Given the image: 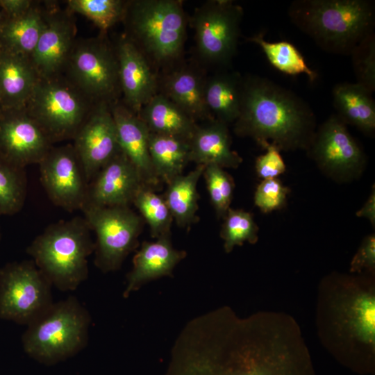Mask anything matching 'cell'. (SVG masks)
Wrapping results in <instances>:
<instances>
[{"label": "cell", "instance_id": "ffe728a7", "mask_svg": "<svg viewBox=\"0 0 375 375\" xmlns=\"http://www.w3.org/2000/svg\"><path fill=\"white\" fill-rule=\"evenodd\" d=\"M120 151L139 172L144 183L158 189L160 181L153 170L149 151V131L139 115L124 103L111 104Z\"/></svg>", "mask_w": 375, "mask_h": 375}, {"label": "cell", "instance_id": "30bf717a", "mask_svg": "<svg viewBox=\"0 0 375 375\" xmlns=\"http://www.w3.org/2000/svg\"><path fill=\"white\" fill-rule=\"evenodd\" d=\"M83 217L96 235L94 264L103 272L118 269L138 245L142 217L129 206H85Z\"/></svg>", "mask_w": 375, "mask_h": 375}, {"label": "cell", "instance_id": "7a4b0ae2", "mask_svg": "<svg viewBox=\"0 0 375 375\" xmlns=\"http://www.w3.org/2000/svg\"><path fill=\"white\" fill-rule=\"evenodd\" d=\"M317 323L324 345L344 367L375 372V287L372 279L331 276L319 288Z\"/></svg>", "mask_w": 375, "mask_h": 375}, {"label": "cell", "instance_id": "4fadbf2b", "mask_svg": "<svg viewBox=\"0 0 375 375\" xmlns=\"http://www.w3.org/2000/svg\"><path fill=\"white\" fill-rule=\"evenodd\" d=\"M38 165L50 200L67 211L81 210L89 182L72 144L52 147Z\"/></svg>", "mask_w": 375, "mask_h": 375}, {"label": "cell", "instance_id": "52a82bcc", "mask_svg": "<svg viewBox=\"0 0 375 375\" xmlns=\"http://www.w3.org/2000/svg\"><path fill=\"white\" fill-rule=\"evenodd\" d=\"M90 315L75 297L53 304L27 325L22 336L24 351L45 362L71 356L88 343Z\"/></svg>", "mask_w": 375, "mask_h": 375}, {"label": "cell", "instance_id": "cb8c5ba5", "mask_svg": "<svg viewBox=\"0 0 375 375\" xmlns=\"http://www.w3.org/2000/svg\"><path fill=\"white\" fill-rule=\"evenodd\" d=\"M190 161L197 165H215L222 168H236L242 159L231 148L227 124L219 120L197 126L190 140Z\"/></svg>", "mask_w": 375, "mask_h": 375}, {"label": "cell", "instance_id": "83f0119b", "mask_svg": "<svg viewBox=\"0 0 375 375\" xmlns=\"http://www.w3.org/2000/svg\"><path fill=\"white\" fill-rule=\"evenodd\" d=\"M242 77L238 72H220L207 77L206 106L217 120L228 124L238 119L241 105Z\"/></svg>", "mask_w": 375, "mask_h": 375}, {"label": "cell", "instance_id": "f1b7e54d", "mask_svg": "<svg viewBox=\"0 0 375 375\" xmlns=\"http://www.w3.org/2000/svg\"><path fill=\"white\" fill-rule=\"evenodd\" d=\"M149 151L156 175L167 185L190 162V140L183 138L150 133Z\"/></svg>", "mask_w": 375, "mask_h": 375}, {"label": "cell", "instance_id": "8992f818", "mask_svg": "<svg viewBox=\"0 0 375 375\" xmlns=\"http://www.w3.org/2000/svg\"><path fill=\"white\" fill-rule=\"evenodd\" d=\"M128 37L149 62L163 66L183 52L187 17L182 1L135 0L128 1L124 19Z\"/></svg>", "mask_w": 375, "mask_h": 375}, {"label": "cell", "instance_id": "ac0fdd59", "mask_svg": "<svg viewBox=\"0 0 375 375\" xmlns=\"http://www.w3.org/2000/svg\"><path fill=\"white\" fill-rule=\"evenodd\" d=\"M144 185L135 166L120 151L90 181L83 207L129 206Z\"/></svg>", "mask_w": 375, "mask_h": 375}, {"label": "cell", "instance_id": "74e56055", "mask_svg": "<svg viewBox=\"0 0 375 375\" xmlns=\"http://www.w3.org/2000/svg\"><path fill=\"white\" fill-rule=\"evenodd\" d=\"M288 192L278 178L262 180L256 190L254 202L263 212H269L283 206Z\"/></svg>", "mask_w": 375, "mask_h": 375}, {"label": "cell", "instance_id": "8d00e7d4", "mask_svg": "<svg viewBox=\"0 0 375 375\" xmlns=\"http://www.w3.org/2000/svg\"><path fill=\"white\" fill-rule=\"evenodd\" d=\"M350 55L356 83L373 93L375 91L374 32L363 38Z\"/></svg>", "mask_w": 375, "mask_h": 375}, {"label": "cell", "instance_id": "9a60e30c", "mask_svg": "<svg viewBox=\"0 0 375 375\" xmlns=\"http://www.w3.org/2000/svg\"><path fill=\"white\" fill-rule=\"evenodd\" d=\"M52 143L24 109L0 115V156L22 168L39 164Z\"/></svg>", "mask_w": 375, "mask_h": 375}, {"label": "cell", "instance_id": "44dd1931", "mask_svg": "<svg viewBox=\"0 0 375 375\" xmlns=\"http://www.w3.org/2000/svg\"><path fill=\"white\" fill-rule=\"evenodd\" d=\"M40 78L29 57L0 49V101L3 112L24 109Z\"/></svg>", "mask_w": 375, "mask_h": 375}, {"label": "cell", "instance_id": "5bb4252c", "mask_svg": "<svg viewBox=\"0 0 375 375\" xmlns=\"http://www.w3.org/2000/svg\"><path fill=\"white\" fill-rule=\"evenodd\" d=\"M110 106L95 103L72 139L89 183L120 151Z\"/></svg>", "mask_w": 375, "mask_h": 375}, {"label": "cell", "instance_id": "ba28073f", "mask_svg": "<svg viewBox=\"0 0 375 375\" xmlns=\"http://www.w3.org/2000/svg\"><path fill=\"white\" fill-rule=\"evenodd\" d=\"M95 103L66 78H40L24 110L51 143L73 139Z\"/></svg>", "mask_w": 375, "mask_h": 375}, {"label": "cell", "instance_id": "5b68a950", "mask_svg": "<svg viewBox=\"0 0 375 375\" xmlns=\"http://www.w3.org/2000/svg\"><path fill=\"white\" fill-rule=\"evenodd\" d=\"M84 217L47 227L27 248L37 267L61 291L75 290L88 276V258L95 244Z\"/></svg>", "mask_w": 375, "mask_h": 375}, {"label": "cell", "instance_id": "ee69618b", "mask_svg": "<svg viewBox=\"0 0 375 375\" xmlns=\"http://www.w3.org/2000/svg\"><path fill=\"white\" fill-rule=\"evenodd\" d=\"M2 112H3V110H2L1 103L0 101V115L2 114Z\"/></svg>", "mask_w": 375, "mask_h": 375}, {"label": "cell", "instance_id": "1f68e13d", "mask_svg": "<svg viewBox=\"0 0 375 375\" xmlns=\"http://www.w3.org/2000/svg\"><path fill=\"white\" fill-rule=\"evenodd\" d=\"M150 227L152 238L171 235L174 220L163 196L156 190L144 185L135 194L133 203Z\"/></svg>", "mask_w": 375, "mask_h": 375}, {"label": "cell", "instance_id": "b9f144b4", "mask_svg": "<svg viewBox=\"0 0 375 375\" xmlns=\"http://www.w3.org/2000/svg\"><path fill=\"white\" fill-rule=\"evenodd\" d=\"M356 215L358 217H365L368 219L371 223L374 225L375 222V191L373 188L370 196L367 201L361 208L360 210L356 212Z\"/></svg>", "mask_w": 375, "mask_h": 375}, {"label": "cell", "instance_id": "6da1fadb", "mask_svg": "<svg viewBox=\"0 0 375 375\" xmlns=\"http://www.w3.org/2000/svg\"><path fill=\"white\" fill-rule=\"evenodd\" d=\"M165 375H317L296 321L280 312L240 317L223 306L190 321Z\"/></svg>", "mask_w": 375, "mask_h": 375}, {"label": "cell", "instance_id": "d590c367", "mask_svg": "<svg viewBox=\"0 0 375 375\" xmlns=\"http://www.w3.org/2000/svg\"><path fill=\"white\" fill-rule=\"evenodd\" d=\"M203 175L217 216L224 217L233 196L234 185L231 177L224 168L215 165L205 166Z\"/></svg>", "mask_w": 375, "mask_h": 375}, {"label": "cell", "instance_id": "f546056e", "mask_svg": "<svg viewBox=\"0 0 375 375\" xmlns=\"http://www.w3.org/2000/svg\"><path fill=\"white\" fill-rule=\"evenodd\" d=\"M204 168L203 165H197L188 174H182L167 184L163 197L174 219L181 227L189 226L198 219L196 212L199 196L197 185Z\"/></svg>", "mask_w": 375, "mask_h": 375}, {"label": "cell", "instance_id": "9c48e42d", "mask_svg": "<svg viewBox=\"0 0 375 375\" xmlns=\"http://www.w3.org/2000/svg\"><path fill=\"white\" fill-rule=\"evenodd\" d=\"M65 69L66 78L93 103L117 101L121 92L117 55L103 37L76 42Z\"/></svg>", "mask_w": 375, "mask_h": 375}, {"label": "cell", "instance_id": "ab89813d", "mask_svg": "<svg viewBox=\"0 0 375 375\" xmlns=\"http://www.w3.org/2000/svg\"><path fill=\"white\" fill-rule=\"evenodd\" d=\"M375 267V237L367 236L351 262V272H360L364 269L371 271Z\"/></svg>", "mask_w": 375, "mask_h": 375}, {"label": "cell", "instance_id": "60d3db41", "mask_svg": "<svg viewBox=\"0 0 375 375\" xmlns=\"http://www.w3.org/2000/svg\"><path fill=\"white\" fill-rule=\"evenodd\" d=\"M35 2L31 0H0V7L5 17L13 18L27 12Z\"/></svg>", "mask_w": 375, "mask_h": 375}, {"label": "cell", "instance_id": "277c9868", "mask_svg": "<svg viewBox=\"0 0 375 375\" xmlns=\"http://www.w3.org/2000/svg\"><path fill=\"white\" fill-rule=\"evenodd\" d=\"M292 22L322 49L350 55L374 31L375 6L369 0H297L288 9Z\"/></svg>", "mask_w": 375, "mask_h": 375}, {"label": "cell", "instance_id": "484cf974", "mask_svg": "<svg viewBox=\"0 0 375 375\" xmlns=\"http://www.w3.org/2000/svg\"><path fill=\"white\" fill-rule=\"evenodd\" d=\"M337 115L366 133L375 130V101L372 93L357 83H340L332 91Z\"/></svg>", "mask_w": 375, "mask_h": 375}, {"label": "cell", "instance_id": "f35d334b", "mask_svg": "<svg viewBox=\"0 0 375 375\" xmlns=\"http://www.w3.org/2000/svg\"><path fill=\"white\" fill-rule=\"evenodd\" d=\"M260 144L266 151L256 160L255 167L258 177L262 180L277 178L285 170V165L280 153L281 149L269 142H263Z\"/></svg>", "mask_w": 375, "mask_h": 375}, {"label": "cell", "instance_id": "d4e9b609", "mask_svg": "<svg viewBox=\"0 0 375 375\" xmlns=\"http://www.w3.org/2000/svg\"><path fill=\"white\" fill-rule=\"evenodd\" d=\"M150 133L190 140L198 124L165 96L158 92L138 114Z\"/></svg>", "mask_w": 375, "mask_h": 375}, {"label": "cell", "instance_id": "4316f807", "mask_svg": "<svg viewBox=\"0 0 375 375\" xmlns=\"http://www.w3.org/2000/svg\"><path fill=\"white\" fill-rule=\"evenodd\" d=\"M45 10L35 2L23 15L4 17L0 31V49L31 58L44 25Z\"/></svg>", "mask_w": 375, "mask_h": 375}, {"label": "cell", "instance_id": "603a6c76", "mask_svg": "<svg viewBox=\"0 0 375 375\" xmlns=\"http://www.w3.org/2000/svg\"><path fill=\"white\" fill-rule=\"evenodd\" d=\"M205 77L199 69L183 66L165 76L158 92L186 112L195 122L215 119L209 111L205 100Z\"/></svg>", "mask_w": 375, "mask_h": 375}, {"label": "cell", "instance_id": "7c38bea8", "mask_svg": "<svg viewBox=\"0 0 375 375\" xmlns=\"http://www.w3.org/2000/svg\"><path fill=\"white\" fill-rule=\"evenodd\" d=\"M243 16L242 8L231 0L208 1L192 18L196 47L200 58L209 65L226 66L237 51Z\"/></svg>", "mask_w": 375, "mask_h": 375}, {"label": "cell", "instance_id": "d6a6232c", "mask_svg": "<svg viewBox=\"0 0 375 375\" xmlns=\"http://www.w3.org/2000/svg\"><path fill=\"white\" fill-rule=\"evenodd\" d=\"M25 168L0 156V215H14L23 207L26 196Z\"/></svg>", "mask_w": 375, "mask_h": 375}, {"label": "cell", "instance_id": "d6986e66", "mask_svg": "<svg viewBox=\"0 0 375 375\" xmlns=\"http://www.w3.org/2000/svg\"><path fill=\"white\" fill-rule=\"evenodd\" d=\"M115 49L124 103L138 114L158 92V78L148 59L128 37H122Z\"/></svg>", "mask_w": 375, "mask_h": 375}, {"label": "cell", "instance_id": "4dcf8cb0", "mask_svg": "<svg viewBox=\"0 0 375 375\" xmlns=\"http://www.w3.org/2000/svg\"><path fill=\"white\" fill-rule=\"evenodd\" d=\"M247 40L258 44L270 64L278 71L292 76L304 74L311 82L317 78V74L308 66L301 52L292 43L267 41L262 33L249 38Z\"/></svg>", "mask_w": 375, "mask_h": 375}, {"label": "cell", "instance_id": "e0dca14e", "mask_svg": "<svg viewBox=\"0 0 375 375\" xmlns=\"http://www.w3.org/2000/svg\"><path fill=\"white\" fill-rule=\"evenodd\" d=\"M309 147L317 162L333 174H351L364 162L360 147L336 114L331 115L315 133Z\"/></svg>", "mask_w": 375, "mask_h": 375}, {"label": "cell", "instance_id": "7bdbcfd3", "mask_svg": "<svg viewBox=\"0 0 375 375\" xmlns=\"http://www.w3.org/2000/svg\"><path fill=\"white\" fill-rule=\"evenodd\" d=\"M3 19H4L3 15L0 13V31H1V25H2L3 21Z\"/></svg>", "mask_w": 375, "mask_h": 375}, {"label": "cell", "instance_id": "8fae6325", "mask_svg": "<svg viewBox=\"0 0 375 375\" xmlns=\"http://www.w3.org/2000/svg\"><path fill=\"white\" fill-rule=\"evenodd\" d=\"M51 283L33 260L0 269V317L26 326L53 304Z\"/></svg>", "mask_w": 375, "mask_h": 375}, {"label": "cell", "instance_id": "3957f363", "mask_svg": "<svg viewBox=\"0 0 375 375\" xmlns=\"http://www.w3.org/2000/svg\"><path fill=\"white\" fill-rule=\"evenodd\" d=\"M234 131L280 149L309 147L315 132L311 108L294 92L257 75L242 77L240 114Z\"/></svg>", "mask_w": 375, "mask_h": 375}, {"label": "cell", "instance_id": "7402d4cb", "mask_svg": "<svg viewBox=\"0 0 375 375\" xmlns=\"http://www.w3.org/2000/svg\"><path fill=\"white\" fill-rule=\"evenodd\" d=\"M185 256V251L173 247L170 235L158 238L156 242H144L133 257V266L127 275L124 297L127 298L151 280L171 276L174 267Z\"/></svg>", "mask_w": 375, "mask_h": 375}, {"label": "cell", "instance_id": "2e32d148", "mask_svg": "<svg viewBox=\"0 0 375 375\" xmlns=\"http://www.w3.org/2000/svg\"><path fill=\"white\" fill-rule=\"evenodd\" d=\"M69 12L45 10L44 25L30 59L42 78L58 77L76 42V25Z\"/></svg>", "mask_w": 375, "mask_h": 375}, {"label": "cell", "instance_id": "e575fe53", "mask_svg": "<svg viewBox=\"0 0 375 375\" xmlns=\"http://www.w3.org/2000/svg\"><path fill=\"white\" fill-rule=\"evenodd\" d=\"M224 218L220 235L226 252L231 251L234 247L245 242L256 243L258 228L251 213L229 208Z\"/></svg>", "mask_w": 375, "mask_h": 375}, {"label": "cell", "instance_id": "836d02e7", "mask_svg": "<svg viewBox=\"0 0 375 375\" xmlns=\"http://www.w3.org/2000/svg\"><path fill=\"white\" fill-rule=\"evenodd\" d=\"M128 1L122 0H68L72 12L83 15L102 32L124 19Z\"/></svg>", "mask_w": 375, "mask_h": 375}]
</instances>
